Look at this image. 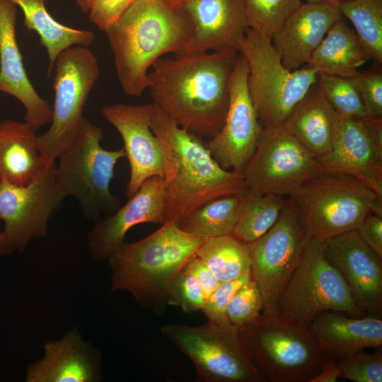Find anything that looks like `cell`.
Wrapping results in <instances>:
<instances>
[{
	"label": "cell",
	"mask_w": 382,
	"mask_h": 382,
	"mask_svg": "<svg viewBox=\"0 0 382 382\" xmlns=\"http://www.w3.org/2000/svg\"><path fill=\"white\" fill-rule=\"evenodd\" d=\"M317 161L324 170L352 175L382 197V119L342 117L332 150Z\"/></svg>",
	"instance_id": "cell-18"
},
{
	"label": "cell",
	"mask_w": 382,
	"mask_h": 382,
	"mask_svg": "<svg viewBox=\"0 0 382 382\" xmlns=\"http://www.w3.org/2000/svg\"><path fill=\"white\" fill-rule=\"evenodd\" d=\"M357 231L362 241L382 258V216L369 214Z\"/></svg>",
	"instance_id": "cell-41"
},
{
	"label": "cell",
	"mask_w": 382,
	"mask_h": 382,
	"mask_svg": "<svg viewBox=\"0 0 382 382\" xmlns=\"http://www.w3.org/2000/svg\"><path fill=\"white\" fill-rule=\"evenodd\" d=\"M57 164L47 166L25 186L0 181V220L14 250H23L35 238L47 235L48 221L65 197L57 181Z\"/></svg>",
	"instance_id": "cell-14"
},
{
	"label": "cell",
	"mask_w": 382,
	"mask_h": 382,
	"mask_svg": "<svg viewBox=\"0 0 382 382\" xmlns=\"http://www.w3.org/2000/svg\"><path fill=\"white\" fill-rule=\"evenodd\" d=\"M242 193L208 201L177 223L178 227L204 241L231 234L238 219Z\"/></svg>",
	"instance_id": "cell-29"
},
{
	"label": "cell",
	"mask_w": 382,
	"mask_h": 382,
	"mask_svg": "<svg viewBox=\"0 0 382 382\" xmlns=\"http://www.w3.org/2000/svg\"><path fill=\"white\" fill-rule=\"evenodd\" d=\"M317 83L328 102L341 117L362 121L374 118L368 112L354 76L318 73Z\"/></svg>",
	"instance_id": "cell-33"
},
{
	"label": "cell",
	"mask_w": 382,
	"mask_h": 382,
	"mask_svg": "<svg viewBox=\"0 0 382 382\" xmlns=\"http://www.w3.org/2000/svg\"><path fill=\"white\" fill-rule=\"evenodd\" d=\"M54 67L52 118L49 129L37 135L46 166L55 163L79 134L85 105L100 75L98 59L88 47H68L57 57Z\"/></svg>",
	"instance_id": "cell-10"
},
{
	"label": "cell",
	"mask_w": 382,
	"mask_h": 382,
	"mask_svg": "<svg viewBox=\"0 0 382 382\" xmlns=\"http://www.w3.org/2000/svg\"><path fill=\"white\" fill-rule=\"evenodd\" d=\"M309 236L290 197L275 224L262 236L246 244L251 277L263 299L262 314H279L281 294L299 264Z\"/></svg>",
	"instance_id": "cell-12"
},
{
	"label": "cell",
	"mask_w": 382,
	"mask_h": 382,
	"mask_svg": "<svg viewBox=\"0 0 382 382\" xmlns=\"http://www.w3.org/2000/svg\"><path fill=\"white\" fill-rule=\"evenodd\" d=\"M249 28L272 39L301 0H244Z\"/></svg>",
	"instance_id": "cell-34"
},
{
	"label": "cell",
	"mask_w": 382,
	"mask_h": 382,
	"mask_svg": "<svg viewBox=\"0 0 382 382\" xmlns=\"http://www.w3.org/2000/svg\"><path fill=\"white\" fill-rule=\"evenodd\" d=\"M304 2H308V3H317V2H322V3H329L335 5H338L344 1H348V0H301Z\"/></svg>",
	"instance_id": "cell-46"
},
{
	"label": "cell",
	"mask_w": 382,
	"mask_h": 382,
	"mask_svg": "<svg viewBox=\"0 0 382 382\" xmlns=\"http://www.w3.org/2000/svg\"><path fill=\"white\" fill-rule=\"evenodd\" d=\"M369 59L355 31L342 18L330 28L307 65L317 73L353 77Z\"/></svg>",
	"instance_id": "cell-27"
},
{
	"label": "cell",
	"mask_w": 382,
	"mask_h": 382,
	"mask_svg": "<svg viewBox=\"0 0 382 382\" xmlns=\"http://www.w3.org/2000/svg\"><path fill=\"white\" fill-rule=\"evenodd\" d=\"M21 8L24 25L28 31L37 33L40 44L48 57L47 76H50L57 57L69 47H89L95 40L93 32L76 29L56 21L47 11L46 0H9Z\"/></svg>",
	"instance_id": "cell-28"
},
{
	"label": "cell",
	"mask_w": 382,
	"mask_h": 382,
	"mask_svg": "<svg viewBox=\"0 0 382 382\" xmlns=\"http://www.w3.org/2000/svg\"><path fill=\"white\" fill-rule=\"evenodd\" d=\"M369 115L382 119V71L377 64L369 70L354 76Z\"/></svg>",
	"instance_id": "cell-38"
},
{
	"label": "cell",
	"mask_w": 382,
	"mask_h": 382,
	"mask_svg": "<svg viewBox=\"0 0 382 382\" xmlns=\"http://www.w3.org/2000/svg\"><path fill=\"white\" fill-rule=\"evenodd\" d=\"M203 241L167 221L148 236L125 242L108 258L112 289L127 291L141 306L163 311L170 282Z\"/></svg>",
	"instance_id": "cell-4"
},
{
	"label": "cell",
	"mask_w": 382,
	"mask_h": 382,
	"mask_svg": "<svg viewBox=\"0 0 382 382\" xmlns=\"http://www.w3.org/2000/svg\"><path fill=\"white\" fill-rule=\"evenodd\" d=\"M134 0H93L88 11L89 20L101 31L115 23Z\"/></svg>",
	"instance_id": "cell-40"
},
{
	"label": "cell",
	"mask_w": 382,
	"mask_h": 382,
	"mask_svg": "<svg viewBox=\"0 0 382 382\" xmlns=\"http://www.w3.org/2000/svg\"><path fill=\"white\" fill-rule=\"evenodd\" d=\"M105 33L125 93L140 96L149 86V69L167 53L183 54L194 26L178 0H134Z\"/></svg>",
	"instance_id": "cell-2"
},
{
	"label": "cell",
	"mask_w": 382,
	"mask_h": 382,
	"mask_svg": "<svg viewBox=\"0 0 382 382\" xmlns=\"http://www.w3.org/2000/svg\"><path fill=\"white\" fill-rule=\"evenodd\" d=\"M341 377V370L337 359L331 358L322 371L311 382H335Z\"/></svg>",
	"instance_id": "cell-43"
},
{
	"label": "cell",
	"mask_w": 382,
	"mask_h": 382,
	"mask_svg": "<svg viewBox=\"0 0 382 382\" xmlns=\"http://www.w3.org/2000/svg\"><path fill=\"white\" fill-rule=\"evenodd\" d=\"M76 5L85 13H88L93 0H75Z\"/></svg>",
	"instance_id": "cell-45"
},
{
	"label": "cell",
	"mask_w": 382,
	"mask_h": 382,
	"mask_svg": "<svg viewBox=\"0 0 382 382\" xmlns=\"http://www.w3.org/2000/svg\"><path fill=\"white\" fill-rule=\"evenodd\" d=\"M154 104L115 103L101 112L120 134L130 166L126 197H132L144 182L153 176L163 178L164 164L158 141L150 127Z\"/></svg>",
	"instance_id": "cell-17"
},
{
	"label": "cell",
	"mask_w": 382,
	"mask_h": 382,
	"mask_svg": "<svg viewBox=\"0 0 382 382\" xmlns=\"http://www.w3.org/2000/svg\"><path fill=\"white\" fill-rule=\"evenodd\" d=\"M250 277L251 273L233 281L221 283L208 297L202 310L207 320L217 323L228 320L226 308L230 300L236 291Z\"/></svg>",
	"instance_id": "cell-39"
},
{
	"label": "cell",
	"mask_w": 382,
	"mask_h": 382,
	"mask_svg": "<svg viewBox=\"0 0 382 382\" xmlns=\"http://www.w3.org/2000/svg\"><path fill=\"white\" fill-rule=\"evenodd\" d=\"M238 54L223 50L159 58L148 74L152 103L180 127L212 138L225 121Z\"/></svg>",
	"instance_id": "cell-1"
},
{
	"label": "cell",
	"mask_w": 382,
	"mask_h": 382,
	"mask_svg": "<svg viewBox=\"0 0 382 382\" xmlns=\"http://www.w3.org/2000/svg\"><path fill=\"white\" fill-rule=\"evenodd\" d=\"M35 130L25 121L0 122V181L28 185L47 167L37 146Z\"/></svg>",
	"instance_id": "cell-26"
},
{
	"label": "cell",
	"mask_w": 382,
	"mask_h": 382,
	"mask_svg": "<svg viewBox=\"0 0 382 382\" xmlns=\"http://www.w3.org/2000/svg\"><path fill=\"white\" fill-rule=\"evenodd\" d=\"M190 16L194 35L183 54L238 51L250 28L244 0H178Z\"/></svg>",
	"instance_id": "cell-21"
},
{
	"label": "cell",
	"mask_w": 382,
	"mask_h": 382,
	"mask_svg": "<svg viewBox=\"0 0 382 382\" xmlns=\"http://www.w3.org/2000/svg\"><path fill=\"white\" fill-rule=\"evenodd\" d=\"M286 199L283 195L246 190L242 193L238 219L231 235L244 244L256 241L275 224Z\"/></svg>",
	"instance_id": "cell-31"
},
{
	"label": "cell",
	"mask_w": 382,
	"mask_h": 382,
	"mask_svg": "<svg viewBox=\"0 0 382 382\" xmlns=\"http://www.w3.org/2000/svg\"><path fill=\"white\" fill-rule=\"evenodd\" d=\"M323 171L322 165L282 125L262 128L241 174L254 192L290 196Z\"/></svg>",
	"instance_id": "cell-13"
},
{
	"label": "cell",
	"mask_w": 382,
	"mask_h": 382,
	"mask_svg": "<svg viewBox=\"0 0 382 382\" xmlns=\"http://www.w3.org/2000/svg\"><path fill=\"white\" fill-rule=\"evenodd\" d=\"M183 268L195 278L202 287L207 299L221 284L195 255L185 264Z\"/></svg>",
	"instance_id": "cell-42"
},
{
	"label": "cell",
	"mask_w": 382,
	"mask_h": 382,
	"mask_svg": "<svg viewBox=\"0 0 382 382\" xmlns=\"http://www.w3.org/2000/svg\"><path fill=\"white\" fill-rule=\"evenodd\" d=\"M166 304L190 313L204 308L207 298L195 278L183 268L174 277L166 294Z\"/></svg>",
	"instance_id": "cell-37"
},
{
	"label": "cell",
	"mask_w": 382,
	"mask_h": 382,
	"mask_svg": "<svg viewBox=\"0 0 382 382\" xmlns=\"http://www.w3.org/2000/svg\"><path fill=\"white\" fill-rule=\"evenodd\" d=\"M150 127L163 156L167 221L178 223L212 199L248 189L241 173L219 165L202 137L178 126L155 105Z\"/></svg>",
	"instance_id": "cell-3"
},
{
	"label": "cell",
	"mask_w": 382,
	"mask_h": 382,
	"mask_svg": "<svg viewBox=\"0 0 382 382\" xmlns=\"http://www.w3.org/2000/svg\"><path fill=\"white\" fill-rule=\"evenodd\" d=\"M342 117L321 92L317 81L283 125L316 160L326 156L337 137Z\"/></svg>",
	"instance_id": "cell-25"
},
{
	"label": "cell",
	"mask_w": 382,
	"mask_h": 382,
	"mask_svg": "<svg viewBox=\"0 0 382 382\" xmlns=\"http://www.w3.org/2000/svg\"><path fill=\"white\" fill-rule=\"evenodd\" d=\"M352 23L364 49L376 63H382V0H348L337 5Z\"/></svg>",
	"instance_id": "cell-32"
},
{
	"label": "cell",
	"mask_w": 382,
	"mask_h": 382,
	"mask_svg": "<svg viewBox=\"0 0 382 382\" xmlns=\"http://www.w3.org/2000/svg\"><path fill=\"white\" fill-rule=\"evenodd\" d=\"M17 15L16 4L0 0V92L21 102L25 112V121L37 129L50 124L52 109L27 75L16 38Z\"/></svg>",
	"instance_id": "cell-20"
},
{
	"label": "cell",
	"mask_w": 382,
	"mask_h": 382,
	"mask_svg": "<svg viewBox=\"0 0 382 382\" xmlns=\"http://www.w3.org/2000/svg\"><path fill=\"white\" fill-rule=\"evenodd\" d=\"M166 192L163 178L146 179L139 190L113 214L95 223L88 234L94 260L108 259L125 243L127 232L141 223L166 222Z\"/></svg>",
	"instance_id": "cell-19"
},
{
	"label": "cell",
	"mask_w": 382,
	"mask_h": 382,
	"mask_svg": "<svg viewBox=\"0 0 382 382\" xmlns=\"http://www.w3.org/2000/svg\"><path fill=\"white\" fill-rule=\"evenodd\" d=\"M289 197L309 238L322 242L357 230L370 214L382 216V197L345 173L324 170Z\"/></svg>",
	"instance_id": "cell-5"
},
{
	"label": "cell",
	"mask_w": 382,
	"mask_h": 382,
	"mask_svg": "<svg viewBox=\"0 0 382 382\" xmlns=\"http://www.w3.org/2000/svg\"><path fill=\"white\" fill-rule=\"evenodd\" d=\"M248 65L239 52L229 85V103L220 131L204 144L225 170L241 173L253 156L262 130L248 88Z\"/></svg>",
	"instance_id": "cell-15"
},
{
	"label": "cell",
	"mask_w": 382,
	"mask_h": 382,
	"mask_svg": "<svg viewBox=\"0 0 382 382\" xmlns=\"http://www.w3.org/2000/svg\"><path fill=\"white\" fill-rule=\"evenodd\" d=\"M98 378V359L75 329L47 342L43 357L26 371L28 382H95Z\"/></svg>",
	"instance_id": "cell-23"
},
{
	"label": "cell",
	"mask_w": 382,
	"mask_h": 382,
	"mask_svg": "<svg viewBox=\"0 0 382 382\" xmlns=\"http://www.w3.org/2000/svg\"><path fill=\"white\" fill-rule=\"evenodd\" d=\"M262 308V296L250 277L232 296L226 308V316L231 324L243 328L257 319Z\"/></svg>",
	"instance_id": "cell-35"
},
{
	"label": "cell",
	"mask_w": 382,
	"mask_h": 382,
	"mask_svg": "<svg viewBox=\"0 0 382 382\" xmlns=\"http://www.w3.org/2000/svg\"><path fill=\"white\" fill-rule=\"evenodd\" d=\"M308 329L320 349L337 360L361 349L382 347V318L369 315L323 311Z\"/></svg>",
	"instance_id": "cell-24"
},
{
	"label": "cell",
	"mask_w": 382,
	"mask_h": 382,
	"mask_svg": "<svg viewBox=\"0 0 382 382\" xmlns=\"http://www.w3.org/2000/svg\"><path fill=\"white\" fill-rule=\"evenodd\" d=\"M241 328L265 382H311L331 359L308 327L279 314H261Z\"/></svg>",
	"instance_id": "cell-6"
},
{
	"label": "cell",
	"mask_w": 382,
	"mask_h": 382,
	"mask_svg": "<svg viewBox=\"0 0 382 382\" xmlns=\"http://www.w3.org/2000/svg\"><path fill=\"white\" fill-rule=\"evenodd\" d=\"M361 349L337 360L341 377L354 382H382V348Z\"/></svg>",
	"instance_id": "cell-36"
},
{
	"label": "cell",
	"mask_w": 382,
	"mask_h": 382,
	"mask_svg": "<svg viewBox=\"0 0 382 382\" xmlns=\"http://www.w3.org/2000/svg\"><path fill=\"white\" fill-rule=\"evenodd\" d=\"M161 332L193 362L202 382H265L241 328L229 320L199 326L168 324Z\"/></svg>",
	"instance_id": "cell-9"
},
{
	"label": "cell",
	"mask_w": 382,
	"mask_h": 382,
	"mask_svg": "<svg viewBox=\"0 0 382 382\" xmlns=\"http://www.w3.org/2000/svg\"><path fill=\"white\" fill-rule=\"evenodd\" d=\"M328 262L347 285L356 306L382 318V258L360 238L357 230L323 241Z\"/></svg>",
	"instance_id": "cell-16"
},
{
	"label": "cell",
	"mask_w": 382,
	"mask_h": 382,
	"mask_svg": "<svg viewBox=\"0 0 382 382\" xmlns=\"http://www.w3.org/2000/svg\"><path fill=\"white\" fill-rule=\"evenodd\" d=\"M14 251V249L8 242L5 233L2 231L0 232V258L9 255Z\"/></svg>",
	"instance_id": "cell-44"
},
{
	"label": "cell",
	"mask_w": 382,
	"mask_h": 382,
	"mask_svg": "<svg viewBox=\"0 0 382 382\" xmlns=\"http://www.w3.org/2000/svg\"><path fill=\"white\" fill-rule=\"evenodd\" d=\"M195 255L220 282L239 279L250 273L251 258L246 244L231 234L204 241Z\"/></svg>",
	"instance_id": "cell-30"
},
{
	"label": "cell",
	"mask_w": 382,
	"mask_h": 382,
	"mask_svg": "<svg viewBox=\"0 0 382 382\" xmlns=\"http://www.w3.org/2000/svg\"><path fill=\"white\" fill-rule=\"evenodd\" d=\"M238 52L248 65V88L262 128L284 124L296 105L317 81L318 73L306 64L289 70L272 40L249 28Z\"/></svg>",
	"instance_id": "cell-8"
},
{
	"label": "cell",
	"mask_w": 382,
	"mask_h": 382,
	"mask_svg": "<svg viewBox=\"0 0 382 382\" xmlns=\"http://www.w3.org/2000/svg\"><path fill=\"white\" fill-rule=\"evenodd\" d=\"M102 129L85 119L74 141L58 156L56 175L64 196L76 198L84 213L96 222L103 214H113L120 201L112 194L110 185L114 168L126 157L124 148L109 151L100 142ZM108 215V216H109Z\"/></svg>",
	"instance_id": "cell-7"
},
{
	"label": "cell",
	"mask_w": 382,
	"mask_h": 382,
	"mask_svg": "<svg viewBox=\"0 0 382 382\" xmlns=\"http://www.w3.org/2000/svg\"><path fill=\"white\" fill-rule=\"evenodd\" d=\"M339 311L366 316L354 303L340 273L326 260L323 242L310 238L278 303L282 316L308 327L320 313Z\"/></svg>",
	"instance_id": "cell-11"
},
{
	"label": "cell",
	"mask_w": 382,
	"mask_h": 382,
	"mask_svg": "<svg viewBox=\"0 0 382 382\" xmlns=\"http://www.w3.org/2000/svg\"><path fill=\"white\" fill-rule=\"evenodd\" d=\"M342 18L335 4L302 2L271 39L283 64L289 70L307 64L330 28Z\"/></svg>",
	"instance_id": "cell-22"
}]
</instances>
